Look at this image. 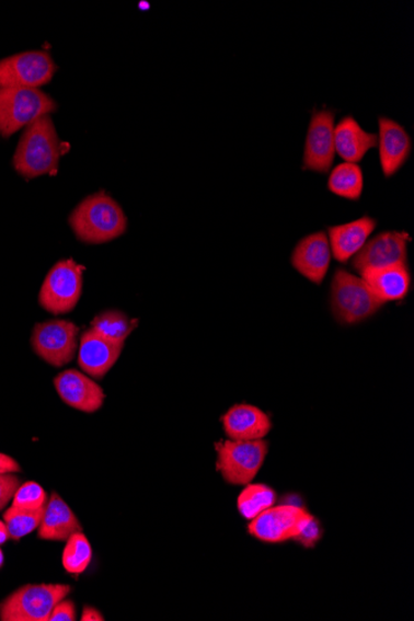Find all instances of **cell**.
<instances>
[{
    "instance_id": "cell-17",
    "label": "cell",
    "mask_w": 414,
    "mask_h": 621,
    "mask_svg": "<svg viewBox=\"0 0 414 621\" xmlns=\"http://www.w3.org/2000/svg\"><path fill=\"white\" fill-rule=\"evenodd\" d=\"M125 343H116L93 332H84L80 341L79 366L95 379H102L117 363Z\"/></svg>"
},
{
    "instance_id": "cell-11",
    "label": "cell",
    "mask_w": 414,
    "mask_h": 621,
    "mask_svg": "<svg viewBox=\"0 0 414 621\" xmlns=\"http://www.w3.org/2000/svg\"><path fill=\"white\" fill-rule=\"evenodd\" d=\"M335 116L333 110H315L310 118L303 154V169L327 174L335 160Z\"/></svg>"
},
{
    "instance_id": "cell-29",
    "label": "cell",
    "mask_w": 414,
    "mask_h": 621,
    "mask_svg": "<svg viewBox=\"0 0 414 621\" xmlns=\"http://www.w3.org/2000/svg\"><path fill=\"white\" fill-rule=\"evenodd\" d=\"M21 486V480L12 474L0 475V511L4 509L9 502L13 501V496Z\"/></svg>"
},
{
    "instance_id": "cell-33",
    "label": "cell",
    "mask_w": 414,
    "mask_h": 621,
    "mask_svg": "<svg viewBox=\"0 0 414 621\" xmlns=\"http://www.w3.org/2000/svg\"><path fill=\"white\" fill-rule=\"evenodd\" d=\"M281 504H289L295 506L307 507L303 503V498L298 494H288L280 501Z\"/></svg>"
},
{
    "instance_id": "cell-30",
    "label": "cell",
    "mask_w": 414,
    "mask_h": 621,
    "mask_svg": "<svg viewBox=\"0 0 414 621\" xmlns=\"http://www.w3.org/2000/svg\"><path fill=\"white\" fill-rule=\"evenodd\" d=\"M77 620V609L71 600L62 599L51 611L49 621H73Z\"/></svg>"
},
{
    "instance_id": "cell-21",
    "label": "cell",
    "mask_w": 414,
    "mask_h": 621,
    "mask_svg": "<svg viewBox=\"0 0 414 621\" xmlns=\"http://www.w3.org/2000/svg\"><path fill=\"white\" fill-rule=\"evenodd\" d=\"M82 531V526L68 504L56 493L45 505L39 538L45 541H68L70 536Z\"/></svg>"
},
{
    "instance_id": "cell-13",
    "label": "cell",
    "mask_w": 414,
    "mask_h": 621,
    "mask_svg": "<svg viewBox=\"0 0 414 621\" xmlns=\"http://www.w3.org/2000/svg\"><path fill=\"white\" fill-rule=\"evenodd\" d=\"M332 249L323 231L308 234L291 253V266L312 284H323L332 263Z\"/></svg>"
},
{
    "instance_id": "cell-31",
    "label": "cell",
    "mask_w": 414,
    "mask_h": 621,
    "mask_svg": "<svg viewBox=\"0 0 414 621\" xmlns=\"http://www.w3.org/2000/svg\"><path fill=\"white\" fill-rule=\"evenodd\" d=\"M22 472L21 465L12 457L0 453V475Z\"/></svg>"
},
{
    "instance_id": "cell-8",
    "label": "cell",
    "mask_w": 414,
    "mask_h": 621,
    "mask_svg": "<svg viewBox=\"0 0 414 621\" xmlns=\"http://www.w3.org/2000/svg\"><path fill=\"white\" fill-rule=\"evenodd\" d=\"M312 517L307 507L276 504L249 522L248 533L251 538L268 544L295 541Z\"/></svg>"
},
{
    "instance_id": "cell-34",
    "label": "cell",
    "mask_w": 414,
    "mask_h": 621,
    "mask_svg": "<svg viewBox=\"0 0 414 621\" xmlns=\"http://www.w3.org/2000/svg\"><path fill=\"white\" fill-rule=\"evenodd\" d=\"M9 539V533L7 530V525L4 521H0V544H3Z\"/></svg>"
},
{
    "instance_id": "cell-25",
    "label": "cell",
    "mask_w": 414,
    "mask_h": 621,
    "mask_svg": "<svg viewBox=\"0 0 414 621\" xmlns=\"http://www.w3.org/2000/svg\"><path fill=\"white\" fill-rule=\"evenodd\" d=\"M91 560L92 548L87 536L82 531L70 536L62 553V564L66 572L78 577L88 570Z\"/></svg>"
},
{
    "instance_id": "cell-7",
    "label": "cell",
    "mask_w": 414,
    "mask_h": 621,
    "mask_svg": "<svg viewBox=\"0 0 414 621\" xmlns=\"http://www.w3.org/2000/svg\"><path fill=\"white\" fill-rule=\"evenodd\" d=\"M84 267L73 260L56 263L41 289L39 303L54 315L68 314L78 306L82 295Z\"/></svg>"
},
{
    "instance_id": "cell-14",
    "label": "cell",
    "mask_w": 414,
    "mask_h": 621,
    "mask_svg": "<svg viewBox=\"0 0 414 621\" xmlns=\"http://www.w3.org/2000/svg\"><path fill=\"white\" fill-rule=\"evenodd\" d=\"M378 148L384 177L396 175L412 153V138L399 122L379 117Z\"/></svg>"
},
{
    "instance_id": "cell-22",
    "label": "cell",
    "mask_w": 414,
    "mask_h": 621,
    "mask_svg": "<svg viewBox=\"0 0 414 621\" xmlns=\"http://www.w3.org/2000/svg\"><path fill=\"white\" fill-rule=\"evenodd\" d=\"M327 189L350 202H359L364 193V173L359 164L342 163L329 175Z\"/></svg>"
},
{
    "instance_id": "cell-18",
    "label": "cell",
    "mask_w": 414,
    "mask_h": 621,
    "mask_svg": "<svg viewBox=\"0 0 414 621\" xmlns=\"http://www.w3.org/2000/svg\"><path fill=\"white\" fill-rule=\"evenodd\" d=\"M376 226L378 221L366 215L352 222L327 228L326 234L333 257L341 263L353 260L369 241Z\"/></svg>"
},
{
    "instance_id": "cell-15",
    "label": "cell",
    "mask_w": 414,
    "mask_h": 621,
    "mask_svg": "<svg viewBox=\"0 0 414 621\" xmlns=\"http://www.w3.org/2000/svg\"><path fill=\"white\" fill-rule=\"evenodd\" d=\"M55 389L68 406L84 413H95L105 402L101 386L78 370H66L54 380Z\"/></svg>"
},
{
    "instance_id": "cell-12",
    "label": "cell",
    "mask_w": 414,
    "mask_h": 621,
    "mask_svg": "<svg viewBox=\"0 0 414 621\" xmlns=\"http://www.w3.org/2000/svg\"><path fill=\"white\" fill-rule=\"evenodd\" d=\"M411 240L409 232H382L366 242L364 249L353 258V268L363 275L366 271L407 263Z\"/></svg>"
},
{
    "instance_id": "cell-1",
    "label": "cell",
    "mask_w": 414,
    "mask_h": 621,
    "mask_svg": "<svg viewBox=\"0 0 414 621\" xmlns=\"http://www.w3.org/2000/svg\"><path fill=\"white\" fill-rule=\"evenodd\" d=\"M62 143L56 134L50 115L27 126L13 158L15 171L26 179L58 172Z\"/></svg>"
},
{
    "instance_id": "cell-20",
    "label": "cell",
    "mask_w": 414,
    "mask_h": 621,
    "mask_svg": "<svg viewBox=\"0 0 414 621\" xmlns=\"http://www.w3.org/2000/svg\"><path fill=\"white\" fill-rule=\"evenodd\" d=\"M361 278L381 302H400L410 294L412 277L407 263L363 273Z\"/></svg>"
},
{
    "instance_id": "cell-35",
    "label": "cell",
    "mask_w": 414,
    "mask_h": 621,
    "mask_svg": "<svg viewBox=\"0 0 414 621\" xmlns=\"http://www.w3.org/2000/svg\"><path fill=\"white\" fill-rule=\"evenodd\" d=\"M3 563H4V554H3L2 550H0V568H2Z\"/></svg>"
},
{
    "instance_id": "cell-27",
    "label": "cell",
    "mask_w": 414,
    "mask_h": 621,
    "mask_svg": "<svg viewBox=\"0 0 414 621\" xmlns=\"http://www.w3.org/2000/svg\"><path fill=\"white\" fill-rule=\"evenodd\" d=\"M48 503L44 488L34 482H27L18 487L13 496V507L23 510H39Z\"/></svg>"
},
{
    "instance_id": "cell-26",
    "label": "cell",
    "mask_w": 414,
    "mask_h": 621,
    "mask_svg": "<svg viewBox=\"0 0 414 621\" xmlns=\"http://www.w3.org/2000/svg\"><path fill=\"white\" fill-rule=\"evenodd\" d=\"M45 507L39 510H23L18 507H11L4 513L3 520L7 525L9 538L12 540H21L24 536L39 529L43 521Z\"/></svg>"
},
{
    "instance_id": "cell-28",
    "label": "cell",
    "mask_w": 414,
    "mask_h": 621,
    "mask_svg": "<svg viewBox=\"0 0 414 621\" xmlns=\"http://www.w3.org/2000/svg\"><path fill=\"white\" fill-rule=\"evenodd\" d=\"M323 536L324 527L322 521H320L318 517L313 516L312 519L306 524L302 531L299 532L295 542L302 545L306 550H313L317 548V544L322 541Z\"/></svg>"
},
{
    "instance_id": "cell-2",
    "label": "cell",
    "mask_w": 414,
    "mask_h": 621,
    "mask_svg": "<svg viewBox=\"0 0 414 621\" xmlns=\"http://www.w3.org/2000/svg\"><path fill=\"white\" fill-rule=\"evenodd\" d=\"M69 222L80 241L105 243L122 237L128 220L116 200L105 192H99L78 205Z\"/></svg>"
},
{
    "instance_id": "cell-32",
    "label": "cell",
    "mask_w": 414,
    "mask_h": 621,
    "mask_svg": "<svg viewBox=\"0 0 414 621\" xmlns=\"http://www.w3.org/2000/svg\"><path fill=\"white\" fill-rule=\"evenodd\" d=\"M82 621H103L105 618L100 613L96 608L84 607L81 616Z\"/></svg>"
},
{
    "instance_id": "cell-16",
    "label": "cell",
    "mask_w": 414,
    "mask_h": 621,
    "mask_svg": "<svg viewBox=\"0 0 414 621\" xmlns=\"http://www.w3.org/2000/svg\"><path fill=\"white\" fill-rule=\"evenodd\" d=\"M221 421L225 435L233 440L265 439L272 429L268 414L249 403L234 404Z\"/></svg>"
},
{
    "instance_id": "cell-19",
    "label": "cell",
    "mask_w": 414,
    "mask_h": 621,
    "mask_svg": "<svg viewBox=\"0 0 414 621\" xmlns=\"http://www.w3.org/2000/svg\"><path fill=\"white\" fill-rule=\"evenodd\" d=\"M335 153L345 163L359 164L371 149L378 147V136L365 130L354 116H345L335 124Z\"/></svg>"
},
{
    "instance_id": "cell-9",
    "label": "cell",
    "mask_w": 414,
    "mask_h": 621,
    "mask_svg": "<svg viewBox=\"0 0 414 621\" xmlns=\"http://www.w3.org/2000/svg\"><path fill=\"white\" fill-rule=\"evenodd\" d=\"M79 327L70 320H48L34 326L32 346L37 356L55 367L73 360L78 352Z\"/></svg>"
},
{
    "instance_id": "cell-4",
    "label": "cell",
    "mask_w": 414,
    "mask_h": 621,
    "mask_svg": "<svg viewBox=\"0 0 414 621\" xmlns=\"http://www.w3.org/2000/svg\"><path fill=\"white\" fill-rule=\"evenodd\" d=\"M383 304L363 278L343 268L335 271L332 279V309L338 323L359 324L378 313Z\"/></svg>"
},
{
    "instance_id": "cell-10",
    "label": "cell",
    "mask_w": 414,
    "mask_h": 621,
    "mask_svg": "<svg viewBox=\"0 0 414 621\" xmlns=\"http://www.w3.org/2000/svg\"><path fill=\"white\" fill-rule=\"evenodd\" d=\"M56 65L48 53L26 51L0 60V89H39L49 83Z\"/></svg>"
},
{
    "instance_id": "cell-5",
    "label": "cell",
    "mask_w": 414,
    "mask_h": 621,
    "mask_svg": "<svg viewBox=\"0 0 414 621\" xmlns=\"http://www.w3.org/2000/svg\"><path fill=\"white\" fill-rule=\"evenodd\" d=\"M55 110V101L39 89H0V135L11 137Z\"/></svg>"
},
{
    "instance_id": "cell-24",
    "label": "cell",
    "mask_w": 414,
    "mask_h": 621,
    "mask_svg": "<svg viewBox=\"0 0 414 621\" xmlns=\"http://www.w3.org/2000/svg\"><path fill=\"white\" fill-rule=\"evenodd\" d=\"M138 319H129L118 310H107L92 320L93 332L116 343H125L126 338L138 326Z\"/></svg>"
},
{
    "instance_id": "cell-23",
    "label": "cell",
    "mask_w": 414,
    "mask_h": 621,
    "mask_svg": "<svg viewBox=\"0 0 414 621\" xmlns=\"http://www.w3.org/2000/svg\"><path fill=\"white\" fill-rule=\"evenodd\" d=\"M278 504V494L272 486L263 483L244 485L238 497V510L244 520L251 521L269 507Z\"/></svg>"
},
{
    "instance_id": "cell-6",
    "label": "cell",
    "mask_w": 414,
    "mask_h": 621,
    "mask_svg": "<svg viewBox=\"0 0 414 621\" xmlns=\"http://www.w3.org/2000/svg\"><path fill=\"white\" fill-rule=\"evenodd\" d=\"M66 585H30L19 588L0 605L2 621H49L53 609L68 597Z\"/></svg>"
},
{
    "instance_id": "cell-3",
    "label": "cell",
    "mask_w": 414,
    "mask_h": 621,
    "mask_svg": "<svg viewBox=\"0 0 414 621\" xmlns=\"http://www.w3.org/2000/svg\"><path fill=\"white\" fill-rule=\"evenodd\" d=\"M216 470L226 483L244 486L256 479L268 456L269 445L265 439L216 441Z\"/></svg>"
}]
</instances>
